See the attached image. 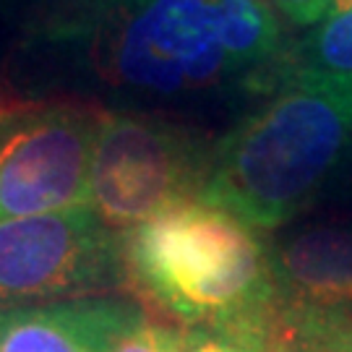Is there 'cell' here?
<instances>
[{
	"label": "cell",
	"instance_id": "6da1fadb",
	"mask_svg": "<svg viewBox=\"0 0 352 352\" xmlns=\"http://www.w3.org/2000/svg\"><path fill=\"white\" fill-rule=\"evenodd\" d=\"M58 34L84 52L110 110L193 123L251 110L295 68L266 0H84Z\"/></svg>",
	"mask_w": 352,
	"mask_h": 352
},
{
	"label": "cell",
	"instance_id": "7a4b0ae2",
	"mask_svg": "<svg viewBox=\"0 0 352 352\" xmlns=\"http://www.w3.org/2000/svg\"><path fill=\"white\" fill-rule=\"evenodd\" d=\"M350 149L352 81L292 68L217 139L201 201L272 232L318 199Z\"/></svg>",
	"mask_w": 352,
	"mask_h": 352
},
{
	"label": "cell",
	"instance_id": "3957f363",
	"mask_svg": "<svg viewBox=\"0 0 352 352\" xmlns=\"http://www.w3.org/2000/svg\"><path fill=\"white\" fill-rule=\"evenodd\" d=\"M128 289L175 327L232 324L274 308L269 240L222 206L177 204L120 232Z\"/></svg>",
	"mask_w": 352,
	"mask_h": 352
},
{
	"label": "cell",
	"instance_id": "277c9868",
	"mask_svg": "<svg viewBox=\"0 0 352 352\" xmlns=\"http://www.w3.org/2000/svg\"><path fill=\"white\" fill-rule=\"evenodd\" d=\"M217 139L193 123L104 110L91 157L89 206L123 232L177 204L201 199Z\"/></svg>",
	"mask_w": 352,
	"mask_h": 352
},
{
	"label": "cell",
	"instance_id": "5b68a950",
	"mask_svg": "<svg viewBox=\"0 0 352 352\" xmlns=\"http://www.w3.org/2000/svg\"><path fill=\"white\" fill-rule=\"evenodd\" d=\"M102 113L78 100L0 102V222L89 206Z\"/></svg>",
	"mask_w": 352,
	"mask_h": 352
},
{
	"label": "cell",
	"instance_id": "8992f818",
	"mask_svg": "<svg viewBox=\"0 0 352 352\" xmlns=\"http://www.w3.org/2000/svg\"><path fill=\"white\" fill-rule=\"evenodd\" d=\"M128 289L123 240L91 206L0 222V311Z\"/></svg>",
	"mask_w": 352,
	"mask_h": 352
},
{
	"label": "cell",
	"instance_id": "52a82bcc",
	"mask_svg": "<svg viewBox=\"0 0 352 352\" xmlns=\"http://www.w3.org/2000/svg\"><path fill=\"white\" fill-rule=\"evenodd\" d=\"M277 305L318 314L352 305V225L318 222L269 240Z\"/></svg>",
	"mask_w": 352,
	"mask_h": 352
},
{
	"label": "cell",
	"instance_id": "ba28073f",
	"mask_svg": "<svg viewBox=\"0 0 352 352\" xmlns=\"http://www.w3.org/2000/svg\"><path fill=\"white\" fill-rule=\"evenodd\" d=\"M144 314L133 298H76L0 311V352H110Z\"/></svg>",
	"mask_w": 352,
	"mask_h": 352
},
{
	"label": "cell",
	"instance_id": "9c48e42d",
	"mask_svg": "<svg viewBox=\"0 0 352 352\" xmlns=\"http://www.w3.org/2000/svg\"><path fill=\"white\" fill-rule=\"evenodd\" d=\"M266 352H352V305L318 314L277 305L266 324Z\"/></svg>",
	"mask_w": 352,
	"mask_h": 352
},
{
	"label": "cell",
	"instance_id": "30bf717a",
	"mask_svg": "<svg viewBox=\"0 0 352 352\" xmlns=\"http://www.w3.org/2000/svg\"><path fill=\"white\" fill-rule=\"evenodd\" d=\"M295 68L352 81V0H329L308 34L295 42Z\"/></svg>",
	"mask_w": 352,
	"mask_h": 352
},
{
	"label": "cell",
	"instance_id": "8fae6325",
	"mask_svg": "<svg viewBox=\"0 0 352 352\" xmlns=\"http://www.w3.org/2000/svg\"><path fill=\"white\" fill-rule=\"evenodd\" d=\"M272 311L245 321H232V324L175 327L170 352H266L264 327Z\"/></svg>",
	"mask_w": 352,
	"mask_h": 352
},
{
	"label": "cell",
	"instance_id": "7c38bea8",
	"mask_svg": "<svg viewBox=\"0 0 352 352\" xmlns=\"http://www.w3.org/2000/svg\"><path fill=\"white\" fill-rule=\"evenodd\" d=\"M173 329L175 324L160 321L144 311L136 321H131L120 331V337L115 340L110 352H170Z\"/></svg>",
	"mask_w": 352,
	"mask_h": 352
},
{
	"label": "cell",
	"instance_id": "4fadbf2b",
	"mask_svg": "<svg viewBox=\"0 0 352 352\" xmlns=\"http://www.w3.org/2000/svg\"><path fill=\"white\" fill-rule=\"evenodd\" d=\"M279 19L295 29H311L329 8V0H266Z\"/></svg>",
	"mask_w": 352,
	"mask_h": 352
},
{
	"label": "cell",
	"instance_id": "5bb4252c",
	"mask_svg": "<svg viewBox=\"0 0 352 352\" xmlns=\"http://www.w3.org/2000/svg\"><path fill=\"white\" fill-rule=\"evenodd\" d=\"M58 3H60V6H63V16H68V13L71 11H76V8H78V6H81V3H84V0H58Z\"/></svg>",
	"mask_w": 352,
	"mask_h": 352
},
{
	"label": "cell",
	"instance_id": "9a60e30c",
	"mask_svg": "<svg viewBox=\"0 0 352 352\" xmlns=\"http://www.w3.org/2000/svg\"><path fill=\"white\" fill-rule=\"evenodd\" d=\"M344 164H347V173H350V177H352V149H350V154H347ZM344 164H342V167H344Z\"/></svg>",
	"mask_w": 352,
	"mask_h": 352
}]
</instances>
